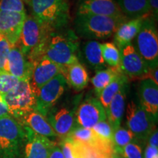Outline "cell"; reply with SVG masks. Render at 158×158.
Wrapping results in <instances>:
<instances>
[{"instance_id": "6da1fadb", "label": "cell", "mask_w": 158, "mask_h": 158, "mask_svg": "<svg viewBox=\"0 0 158 158\" xmlns=\"http://www.w3.org/2000/svg\"><path fill=\"white\" fill-rule=\"evenodd\" d=\"M59 30L51 31L46 35L43 57L58 64L63 70L78 62L79 41L76 33L72 30Z\"/></svg>"}, {"instance_id": "7a4b0ae2", "label": "cell", "mask_w": 158, "mask_h": 158, "mask_svg": "<svg viewBox=\"0 0 158 158\" xmlns=\"http://www.w3.org/2000/svg\"><path fill=\"white\" fill-rule=\"evenodd\" d=\"M31 16L49 31L59 30L70 19L68 0H31Z\"/></svg>"}, {"instance_id": "3957f363", "label": "cell", "mask_w": 158, "mask_h": 158, "mask_svg": "<svg viewBox=\"0 0 158 158\" xmlns=\"http://www.w3.org/2000/svg\"><path fill=\"white\" fill-rule=\"evenodd\" d=\"M127 17L76 14L75 29L77 34L89 39H106L114 35Z\"/></svg>"}, {"instance_id": "277c9868", "label": "cell", "mask_w": 158, "mask_h": 158, "mask_svg": "<svg viewBox=\"0 0 158 158\" xmlns=\"http://www.w3.org/2000/svg\"><path fill=\"white\" fill-rule=\"evenodd\" d=\"M26 131L10 115L0 118V158H21Z\"/></svg>"}, {"instance_id": "5b68a950", "label": "cell", "mask_w": 158, "mask_h": 158, "mask_svg": "<svg viewBox=\"0 0 158 158\" xmlns=\"http://www.w3.org/2000/svg\"><path fill=\"white\" fill-rule=\"evenodd\" d=\"M155 23L151 17L143 18L141 29L134 39V48L149 68L158 65V33Z\"/></svg>"}, {"instance_id": "8992f818", "label": "cell", "mask_w": 158, "mask_h": 158, "mask_svg": "<svg viewBox=\"0 0 158 158\" xmlns=\"http://www.w3.org/2000/svg\"><path fill=\"white\" fill-rule=\"evenodd\" d=\"M2 97L9 114L16 120L35 109L36 98L28 79L19 80L16 86Z\"/></svg>"}, {"instance_id": "52a82bcc", "label": "cell", "mask_w": 158, "mask_h": 158, "mask_svg": "<svg viewBox=\"0 0 158 158\" xmlns=\"http://www.w3.org/2000/svg\"><path fill=\"white\" fill-rule=\"evenodd\" d=\"M155 119L140 106L131 100L126 110L127 129L134 134L135 141H147L148 136L155 128Z\"/></svg>"}, {"instance_id": "ba28073f", "label": "cell", "mask_w": 158, "mask_h": 158, "mask_svg": "<svg viewBox=\"0 0 158 158\" xmlns=\"http://www.w3.org/2000/svg\"><path fill=\"white\" fill-rule=\"evenodd\" d=\"M67 82L62 73L57 75L50 81L40 89L36 94L35 110L46 116L51 108H54L57 101L64 94Z\"/></svg>"}, {"instance_id": "9c48e42d", "label": "cell", "mask_w": 158, "mask_h": 158, "mask_svg": "<svg viewBox=\"0 0 158 158\" xmlns=\"http://www.w3.org/2000/svg\"><path fill=\"white\" fill-rule=\"evenodd\" d=\"M76 124L92 129L99 122L107 120L106 113L98 98H89L83 101L75 113Z\"/></svg>"}, {"instance_id": "30bf717a", "label": "cell", "mask_w": 158, "mask_h": 158, "mask_svg": "<svg viewBox=\"0 0 158 158\" xmlns=\"http://www.w3.org/2000/svg\"><path fill=\"white\" fill-rule=\"evenodd\" d=\"M120 70L127 78L141 79L149 70L145 61L130 43L120 50Z\"/></svg>"}, {"instance_id": "8fae6325", "label": "cell", "mask_w": 158, "mask_h": 158, "mask_svg": "<svg viewBox=\"0 0 158 158\" xmlns=\"http://www.w3.org/2000/svg\"><path fill=\"white\" fill-rule=\"evenodd\" d=\"M24 127L26 138L21 158H49L56 143L50 138L37 135L28 127Z\"/></svg>"}, {"instance_id": "7c38bea8", "label": "cell", "mask_w": 158, "mask_h": 158, "mask_svg": "<svg viewBox=\"0 0 158 158\" xmlns=\"http://www.w3.org/2000/svg\"><path fill=\"white\" fill-rule=\"evenodd\" d=\"M32 64L29 84L36 96L40 89L43 86L50 81L57 75L62 73V69L58 64L44 56Z\"/></svg>"}, {"instance_id": "4fadbf2b", "label": "cell", "mask_w": 158, "mask_h": 158, "mask_svg": "<svg viewBox=\"0 0 158 158\" xmlns=\"http://www.w3.org/2000/svg\"><path fill=\"white\" fill-rule=\"evenodd\" d=\"M26 17V13L0 10V36L11 47L18 45Z\"/></svg>"}, {"instance_id": "5bb4252c", "label": "cell", "mask_w": 158, "mask_h": 158, "mask_svg": "<svg viewBox=\"0 0 158 158\" xmlns=\"http://www.w3.org/2000/svg\"><path fill=\"white\" fill-rule=\"evenodd\" d=\"M76 110L66 107L52 108L47 114L46 119L57 136L67 137L76 126Z\"/></svg>"}, {"instance_id": "9a60e30c", "label": "cell", "mask_w": 158, "mask_h": 158, "mask_svg": "<svg viewBox=\"0 0 158 158\" xmlns=\"http://www.w3.org/2000/svg\"><path fill=\"white\" fill-rule=\"evenodd\" d=\"M77 14L106 15L110 17L124 16L116 0H80Z\"/></svg>"}, {"instance_id": "2e32d148", "label": "cell", "mask_w": 158, "mask_h": 158, "mask_svg": "<svg viewBox=\"0 0 158 158\" xmlns=\"http://www.w3.org/2000/svg\"><path fill=\"white\" fill-rule=\"evenodd\" d=\"M33 64L23 54L18 45L11 47L6 71L19 80L30 79Z\"/></svg>"}, {"instance_id": "e0dca14e", "label": "cell", "mask_w": 158, "mask_h": 158, "mask_svg": "<svg viewBox=\"0 0 158 158\" xmlns=\"http://www.w3.org/2000/svg\"><path fill=\"white\" fill-rule=\"evenodd\" d=\"M139 104L155 121L158 118V85L152 81L142 80L139 86Z\"/></svg>"}, {"instance_id": "ac0fdd59", "label": "cell", "mask_w": 158, "mask_h": 158, "mask_svg": "<svg viewBox=\"0 0 158 158\" xmlns=\"http://www.w3.org/2000/svg\"><path fill=\"white\" fill-rule=\"evenodd\" d=\"M20 123L37 135L45 136L48 138L57 137L56 133L48 123L46 117L37 110H32L23 115L19 120Z\"/></svg>"}, {"instance_id": "d6986e66", "label": "cell", "mask_w": 158, "mask_h": 158, "mask_svg": "<svg viewBox=\"0 0 158 158\" xmlns=\"http://www.w3.org/2000/svg\"><path fill=\"white\" fill-rule=\"evenodd\" d=\"M143 18L127 19L122 23L114 33V44L119 51L135 39L141 29Z\"/></svg>"}, {"instance_id": "ffe728a7", "label": "cell", "mask_w": 158, "mask_h": 158, "mask_svg": "<svg viewBox=\"0 0 158 158\" xmlns=\"http://www.w3.org/2000/svg\"><path fill=\"white\" fill-rule=\"evenodd\" d=\"M126 87L127 86L122 88L114 97L106 110L107 121L114 131L120 127L125 110V100L127 97Z\"/></svg>"}, {"instance_id": "44dd1931", "label": "cell", "mask_w": 158, "mask_h": 158, "mask_svg": "<svg viewBox=\"0 0 158 158\" xmlns=\"http://www.w3.org/2000/svg\"><path fill=\"white\" fill-rule=\"evenodd\" d=\"M62 74L67 84L77 91L86 88L89 81L87 70L79 61L63 69Z\"/></svg>"}, {"instance_id": "7402d4cb", "label": "cell", "mask_w": 158, "mask_h": 158, "mask_svg": "<svg viewBox=\"0 0 158 158\" xmlns=\"http://www.w3.org/2000/svg\"><path fill=\"white\" fill-rule=\"evenodd\" d=\"M122 13L128 19L149 16V0H116Z\"/></svg>"}, {"instance_id": "603a6c76", "label": "cell", "mask_w": 158, "mask_h": 158, "mask_svg": "<svg viewBox=\"0 0 158 158\" xmlns=\"http://www.w3.org/2000/svg\"><path fill=\"white\" fill-rule=\"evenodd\" d=\"M82 56L89 67L94 70H100L106 67L102 56L100 43L97 40H91L83 45Z\"/></svg>"}, {"instance_id": "cb8c5ba5", "label": "cell", "mask_w": 158, "mask_h": 158, "mask_svg": "<svg viewBox=\"0 0 158 158\" xmlns=\"http://www.w3.org/2000/svg\"><path fill=\"white\" fill-rule=\"evenodd\" d=\"M121 73H122L119 68H108L97 71L93 78L91 79L97 97L98 98L102 91Z\"/></svg>"}, {"instance_id": "d4e9b609", "label": "cell", "mask_w": 158, "mask_h": 158, "mask_svg": "<svg viewBox=\"0 0 158 158\" xmlns=\"http://www.w3.org/2000/svg\"><path fill=\"white\" fill-rule=\"evenodd\" d=\"M128 78L124 76L123 73H121L116 78L115 80L108 84L103 90L102 91L100 96L98 97L100 103L103 106L105 110L107 109L108 105L111 101L114 96L122 89L124 86H127Z\"/></svg>"}, {"instance_id": "484cf974", "label": "cell", "mask_w": 158, "mask_h": 158, "mask_svg": "<svg viewBox=\"0 0 158 158\" xmlns=\"http://www.w3.org/2000/svg\"><path fill=\"white\" fill-rule=\"evenodd\" d=\"M100 49L102 59L106 65L110 68H119L120 51L114 43H100Z\"/></svg>"}, {"instance_id": "4316f807", "label": "cell", "mask_w": 158, "mask_h": 158, "mask_svg": "<svg viewBox=\"0 0 158 158\" xmlns=\"http://www.w3.org/2000/svg\"><path fill=\"white\" fill-rule=\"evenodd\" d=\"M135 141L134 134L127 128L122 127L120 126L114 131L113 145L114 151H117L127 146V144Z\"/></svg>"}, {"instance_id": "83f0119b", "label": "cell", "mask_w": 158, "mask_h": 158, "mask_svg": "<svg viewBox=\"0 0 158 158\" xmlns=\"http://www.w3.org/2000/svg\"><path fill=\"white\" fill-rule=\"evenodd\" d=\"M59 146L64 158H82L79 144L68 136L62 138L59 142Z\"/></svg>"}, {"instance_id": "f1b7e54d", "label": "cell", "mask_w": 158, "mask_h": 158, "mask_svg": "<svg viewBox=\"0 0 158 158\" xmlns=\"http://www.w3.org/2000/svg\"><path fill=\"white\" fill-rule=\"evenodd\" d=\"M92 129L100 139L106 143L113 145L114 130L107 120L99 122Z\"/></svg>"}, {"instance_id": "f546056e", "label": "cell", "mask_w": 158, "mask_h": 158, "mask_svg": "<svg viewBox=\"0 0 158 158\" xmlns=\"http://www.w3.org/2000/svg\"><path fill=\"white\" fill-rule=\"evenodd\" d=\"M114 152L121 156L122 158H143L142 147L138 143L137 141L130 143L122 149Z\"/></svg>"}, {"instance_id": "4dcf8cb0", "label": "cell", "mask_w": 158, "mask_h": 158, "mask_svg": "<svg viewBox=\"0 0 158 158\" xmlns=\"http://www.w3.org/2000/svg\"><path fill=\"white\" fill-rule=\"evenodd\" d=\"M19 80L6 71H0V94L4 95L14 89Z\"/></svg>"}, {"instance_id": "1f68e13d", "label": "cell", "mask_w": 158, "mask_h": 158, "mask_svg": "<svg viewBox=\"0 0 158 158\" xmlns=\"http://www.w3.org/2000/svg\"><path fill=\"white\" fill-rule=\"evenodd\" d=\"M0 10L26 13L22 0H0Z\"/></svg>"}, {"instance_id": "d6a6232c", "label": "cell", "mask_w": 158, "mask_h": 158, "mask_svg": "<svg viewBox=\"0 0 158 158\" xmlns=\"http://www.w3.org/2000/svg\"><path fill=\"white\" fill-rule=\"evenodd\" d=\"M10 48V43L3 37L0 36V71H6Z\"/></svg>"}, {"instance_id": "836d02e7", "label": "cell", "mask_w": 158, "mask_h": 158, "mask_svg": "<svg viewBox=\"0 0 158 158\" xmlns=\"http://www.w3.org/2000/svg\"><path fill=\"white\" fill-rule=\"evenodd\" d=\"M157 74H158V67L154 68H149L147 73L141 78V80H146V79H149V80L152 81L158 85V79H157Z\"/></svg>"}, {"instance_id": "e575fe53", "label": "cell", "mask_w": 158, "mask_h": 158, "mask_svg": "<svg viewBox=\"0 0 158 158\" xmlns=\"http://www.w3.org/2000/svg\"><path fill=\"white\" fill-rule=\"evenodd\" d=\"M149 17L157 22L158 17V0H149Z\"/></svg>"}, {"instance_id": "d590c367", "label": "cell", "mask_w": 158, "mask_h": 158, "mask_svg": "<svg viewBox=\"0 0 158 158\" xmlns=\"http://www.w3.org/2000/svg\"><path fill=\"white\" fill-rule=\"evenodd\" d=\"M147 141L148 145L158 149V131L157 127L154 128L152 131L150 133Z\"/></svg>"}, {"instance_id": "8d00e7d4", "label": "cell", "mask_w": 158, "mask_h": 158, "mask_svg": "<svg viewBox=\"0 0 158 158\" xmlns=\"http://www.w3.org/2000/svg\"><path fill=\"white\" fill-rule=\"evenodd\" d=\"M143 158H158V149L148 145L143 152Z\"/></svg>"}, {"instance_id": "74e56055", "label": "cell", "mask_w": 158, "mask_h": 158, "mask_svg": "<svg viewBox=\"0 0 158 158\" xmlns=\"http://www.w3.org/2000/svg\"><path fill=\"white\" fill-rule=\"evenodd\" d=\"M10 115L8 108L2 94H0V118L4 116Z\"/></svg>"}, {"instance_id": "f35d334b", "label": "cell", "mask_w": 158, "mask_h": 158, "mask_svg": "<svg viewBox=\"0 0 158 158\" xmlns=\"http://www.w3.org/2000/svg\"><path fill=\"white\" fill-rule=\"evenodd\" d=\"M49 158H64V156H63L62 151H61L59 146L56 145L54 148H53L51 152Z\"/></svg>"}, {"instance_id": "ab89813d", "label": "cell", "mask_w": 158, "mask_h": 158, "mask_svg": "<svg viewBox=\"0 0 158 158\" xmlns=\"http://www.w3.org/2000/svg\"><path fill=\"white\" fill-rule=\"evenodd\" d=\"M112 158H122L121 156H119L118 155H117V154L114 152L113 154V155H112Z\"/></svg>"}, {"instance_id": "60d3db41", "label": "cell", "mask_w": 158, "mask_h": 158, "mask_svg": "<svg viewBox=\"0 0 158 158\" xmlns=\"http://www.w3.org/2000/svg\"><path fill=\"white\" fill-rule=\"evenodd\" d=\"M23 2L27 4V5H29V3H30V1L31 0H22Z\"/></svg>"}, {"instance_id": "b9f144b4", "label": "cell", "mask_w": 158, "mask_h": 158, "mask_svg": "<svg viewBox=\"0 0 158 158\" xmlns=\"http://www.w3.org/2000/svg\"><path fill=\"white\" fill-rule=\"evenodd\" d=\"M111 158H112V157H111Z\"/></svg>"}]
</instances>
